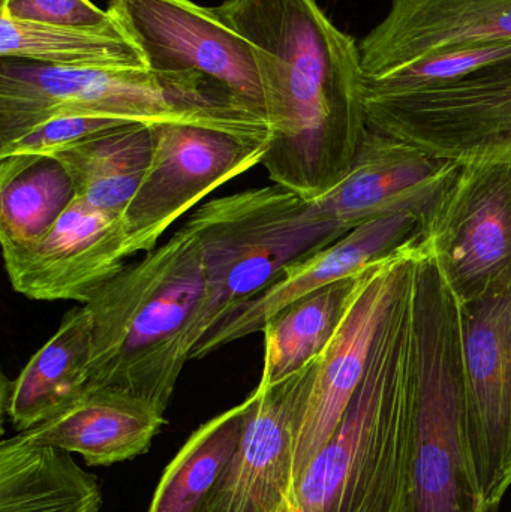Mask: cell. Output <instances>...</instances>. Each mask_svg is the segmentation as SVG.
<instances>
[{
  "mask_svg": "<svg viewBox=\"0 0 511 512\" xmlns=\"http://www.w3.org/2000/svg\"><path fill=\"white\" fill-rule=\"evenodd\" d=\"M260 54L269 179L306 201L335 188L368 132V78L354 38L317 0H225L213 8Z\"/></svg>",
  "mask_w": 511,
  "mask_h": 512,
  "instance_id": "obj_1",
  "label": "cell"
},
{
  "mask_svg": "<svg viewBox=\"0 0 511 512\" xmlns=\"http://www.w3.org/2000/svg\"><path fill=\"white\" fill-rule=\"evenodd\" d=\"M414 251L378 325L368 367L335 435L279 512H402L416 331Z\"/></svg>",
  "mask_w": 511,
  "mask_h": 512,
  "instance_id": "obj_2",
  "label": "cell"
},
{
  "mask_svg": "<svg viewBox=\"0 0 511 512\" xmlns=\"http://www.w3.org/2000/svg\"><path fill=\"white\" fill-rule=\"evenodd\" d=\"M204 289L200 240L186 225L126 265L84 304L92 318L87 391L128 394L165 414L189 360V328Z\"/></svg>",
  "mask_w": 511,
  "mask_h": 512,
  "instance_id": "obj_3",
  "label": "cell"
},
{
  "mask_svg": "<svg viewBox=\"0 0 511 512\" xmlns=\"http://www.w3.org/2000/svg\"><path fill=\"white\" fill-rule=\"evenodd\" d=\"M407 481L402 512H498L474 468L464 370V307L422 239Z\"/></svg>",
  "mask_w": 511,
  "mask_h": 512,
  "instance_id": "obj_4",
  "label": "cell"
},
{
  "mask_svg": "<svg viewBox=\"0 0 511 512\" xmlns=\"http://www.w3.org/2000/svg\"><path fill=\"white\" fill-rule=\"evenodd\" d=\"M60 116L191 123L272 141L266 117L201 78L0 60V146Z\"/></svg>",
  "mask_w": 511,
  "mask_h": 512,
  "instance_id": "obj_5",
  "label": "cell"
},
{
  "mask_svg": "<svg viewBox=\"0 0 511 512\" xmlns=\"http://www.w3.org/2000/svg\"><path fill=\"white\" fill-rule=\"evenodd\" d=\"M306 206L296 192L273 183L215 198L192 213L185 225L200 240L206 289L189 328V360L204 336L272 285L288 265L348 234L315 221Z\"/></svg>",
  "mask_w": 511,
  "mask_h": 512,
  "instance_id": "obj_6",
  "label": "cell"
},
{
  "mask_svg": "<svg viewBox=\"0 0 511 512\" xmlns=\"http://www.w3.org/2000/svg\"><path fill=\"white\" fill-rule=\"evenodd\" d=\"M369 128L446 161L511 152V54L450 80L366 92Z\"/></svg>",
  "mask_w": 511,
  "mask_h": 512,
  "instance_id": "obj_7",
  "label": "cell"
},
{
  "mask_svg": "<svg viewBox=\"0 0 511 512\" xmlns=\"http://www.w3.org/2000/svg\"><path fill=\"white\" fill-rule=\"evenodd\" d=\"M420 237L462 303L511 291V152L461 164Z\"/></svg>",
  "mask_w": 511,
  "mask_h": 512,
  "instance_id": "obj_8",
  "label": "cell"
},
{
  "mask_svg": "<svg viewBox=\"0 0 511 512\" xmlns=\"http://www.w3.org/2000/svg\"><path fill=\"white\" fill-rule=\"evenodd\" d=\"M108 11L149 71L201 78L267 119L260 54L213 8L192 0H110Z\"/></svg>",
  "mask_w": 511,
  "mask_h": 512,
  "instance_id": "obj_9",
  "label": "cell"
},
{
  "mask_svg": "<svg viewBox=\"0 0 511 512\" xmlns=\"http://www.w3.org/2000/svg\"><path fill=\"white\" fill-rule=\"evenodd\" d=\"M270 140L191 123L153 125V155L122 218L132 256L149 254L204 197L263 164Z\"/></svg>",
  "mask_w": 511,
  "mask_h": 512,
  "instance_id": "obj_10",
  "label": "cell"
},
{
  "mask_svg": "<svg viewBox=\"0 0 511 512\" xmlns=\"http://www.w3.org/2000/svg\"><path fill=\"white\" fill-rule=\"evenodd\" d=\"M416 240L417 234L357 276L336 333L315 363L294 444L293 489L306 466L335 435L362 384L378 325L414 254Z\"/></svg>",
  "mask_w": 511,
  "mask_h": 512,
  "instance_id": "obj_11",
  "label": "cell"
},
{
  "mask_svg": "<svg viewBox=\"0 0 511 512\" xmlns=\"http://www.w3.org/2000/svg\"><path fill=\"white\" fill-rule=\"evenodd\" d=\"M464 307V370L474 468L486 501L511 487V291Z\"/></svg>",
  "mask_w": 511,
  "mask_h": 512,
  "instance_id": "obj_12",
  "label": "cell"
},
{
  "mask_svg": "<svg viewBox=\"0 0 511 512\" xmlns=\"http://www.w3.org/2000/svg\"><path fill=\"white\" fill-rule=\"evenodd\" d=\"M315 363L249 394L242 438L203 512H279L293 492L297 427Z\"/></svg>",
  "mask_w": 511,
  "mask_h": 512,
  "instance_id": "obj_13",
  "label": "cell"
},
{
  "mask_svg": "<svg viewBox=\"0 0 511 512\" xmlns=\"http://www.w3.org/2000/svg\"><path fill=\"white\" fill-rule=\"evenodd\" d=\"M461 164L434 158L419 147L369 128L347 176L306 213L350 233L381 216L414 212L425 218Z\"/></svg>",
  "mask_w": 511,
  "mask_h": 512,
  "instance_id": "obj_14",
  "label": "cell"
},
{
  "mask_svg": "<svg viewBox=\"0 0 511 512\" xmlns=\"http://www.w3.org/2000/svg\"><path fill=\"white\" fill-rule=\"evenodd\" d=\"M129 256L122 221L75 198L38 243L5 252L3 262L12 288L29 300L87 304Z\"/></svg>",
  "mask_w": 511,
  "mask_h": 512,
  "instance_id": "obj_15",
  "label": "cell"
},
{
  "mask_svg": "<svg viewBox=\"0 0 511 512\" xmlns=\"http://www.w3.org/2000/svg\"><path fill=\"white\" fill-rule=\"evenodd\" d=\"M511 42V0H390L360 41L369 83L456 51Z\"/></svg>",
  "mask_w": 511,
  "mask_h": 512,
  "instance_id": "obj_16",
  "label": "cell"
},
{
  "mask_svg": "<svg viewBox=\"0 0 511 512\" xmlns=\"http://www.w3.org/2000/svg\"><path fill=\"white\" fill-rule=\"evenodd\" d=\"M422 216L396 213L372 219L315 254L299 259L260 294L237 307L195 346L191 360H201L228 343L261 333L281 310L312 292L350 279L384 256L393 254L419 233Z\"/></svg>",
  "mask_w": 511,
  "mask_h": 512,
  "instance_id": "obj_17",
  "label": "cell"
},
{
  "mask_svg": "<svg viewBox=\"0 0 511 512\" xmlns=\"http://www.w3.org/2000/svg\"><path fill=\"white\" fill-rule=\"evenodd\" d=\"M164 424V412L144 400L90 390L56 417L18 435L32 444L80 454L89 465L108 466L146 453Z\"/></svg>",
  "mask_w": 511,
  "mask_h": 512,
  "instance_id": "obj_18",
  "label": "cell"
},
{
  "mask_svg": "<svg viewBox=\"0 0 511 512\" xmlns=\"http://www.w3.org/2000/svg\"><path fill=\"white\" fill-rule=\"evenodd\" d=\"M90 357L92 318L86 306L75 307L3 390V408L18 433L56 417L86 394Z\"/></svg>",
  "mask_w": 511,
  "mask_h": 512,
  "instance_id": "obj_19",
  "label": "cell"
},
{
  "mask_svg": "<svg viewBox=\"0 0 511 512\" xmlns=\"http://www.w3.org/2000/svg\"><path fill=\"white\" fill-rule=\"evenodd\" d=\"M95 475L68 451L20 435L0 444V512H101Z\"/></svg>",
  "mask_w": 511,
  "mask_h": 512,
  "instance_id": "obj_20",
  "label": "cell"
},
{
  "mask_svg": "<svg viewBox=\"0 0 511 512\" xmlns=\"http://www.w3.org/2000/svg\"><path fill=\"white\" fill-rule=\"evenodd\" d=\"M153 125L129 123L54 153L71 179L75 198L119 218L149 170Z\"/></svg>",
  "mask_w": 511,
  "mask_h": 512,
  "instance_id": "obj_21",
  "label": "cell"
},
{
  "mask_svg": "<svg viewBox=\"0 0 511 512\" xmlns=\"http://www.w3.org/2000/svg\"><path fill=\"white\" fill-rule=\"evenodd\" d=\"M74 200L71 179L56 159L39 155L0 158L2 254L38 243Z\"/></svg>",
  "mask_w": 511,
  "mask_h": 512,
  "instance_id": "obj_22",
  "label": "cell"
},
{
  "mask_svg": "<svg viewBox=\"0 0 511 512\" xmlns=\"http://www.w3.org/2000/svg\"><path fill=\"white\" fill-rule=\"evenodd\" d=\"M0 57L66 68H146L119 24L107 29L45 26L5 14H0Z\"/></svg>",
  "mask_w": 511,
  "mask_h": 512,
  "instance_id": "obj_23",
  "label": "cell"
},
{
  "mask_svg": "<svg viewBox=\"0 0 511 512\" xmlns=\"http://www.w3.org/2000/svg\"><path fill=\"white\" fill-rule=\"evenodd\" d=\"M249 397L201 424L165 468L149 512H203L242 438Z\"/></svg>",
  "mask_w": 511,
  "mask_h": 512,
  "instance_id": "obj_24",
  "label": "cell"
},
{
  "mask_svg": "<svg viewBox=\"0 0 511 512\" xmlns=\"http://www.w3.org/2000/svg\"><path fill=\"white\" fill-rule=\"evenodd\" d=\"M357 276L306 295L264 325L260 384H278L320 357L344 316Z\"/></svg>",
  "mask_w": 511,
  "mask_h": 512,
  "instance_id": "obj_25",
  "label": "cell"
},
{
  "mask_svg": "<svg viewBox=\"0 0 511 512\" xmlns=\"http://www.w3.org/2000/svg\"><path fill=\"white\" fill-rule=\"evenodd\" d=\"M131 122L95 116H60L0 146V158L12 155L51 156L66 147Z\"/></svg>",
  "mask_w": 511,
  "mask_h": 512,
  "instance_id": "obj_26",
  "label": "cell"
},
{
  "mask_svg": "<svg viewBox=\"0 0 511 512\" xmlns=\"http://www.w3.org/2000/svg\"><path fill=\"white\" fill-rule=\"evenodd\" d=\"M0 14L27 23L80 29H107L119 24L108 9L104 11L90 0H5L0 3Z\"/></svg>",
  "mask_w": 511,
  "mask_h": 512,
  "instance_id": "obj_27",
  "label": "cell"
},
{
  "mask_svg": "<svg viewBox=\"0 0 511 512\" xmlns=\"http://www.w3.org/2000/svg\"><path fill=\"white\" fill-rule=\"evenodd\" d=\"M5 2V0H0V3Z\"/></svg>",
  "mask_w": 511,
  "mask_h": 512,
  "instance_id": "obj_28",
  "label": "cell"
}]
</instances>
